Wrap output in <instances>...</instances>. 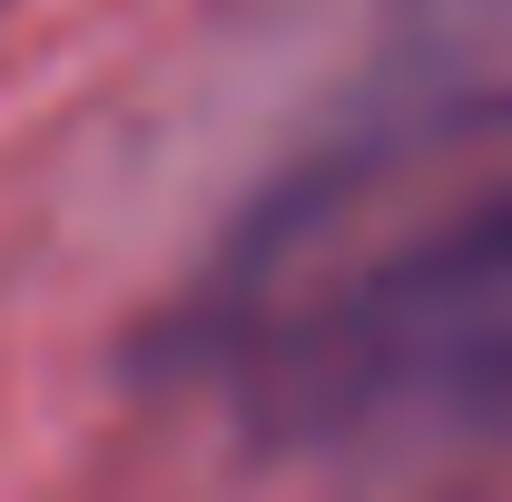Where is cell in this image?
I'll list each match as a JSON object with an SVG mask.
<instances>
[{
    "label": "cell",
    "instance_id": "cell-1",
    "mask_svg": "<svg viewBox=\"0 0 512 502\" xmlns=\"http://www.w3.org/2000/svg\"><path fill=\"white\" fill-rule=\"evenodd\" d=\"M512 296V178H493L483 197H463L444 217H424L414 237H394L384 256H365L355 276H335L325 296H306L296 315H256L247 365H256V424L286 443L335 384L375 375L384 355L444 335L453 315H483Z\"/></svg>",
    "mask_w": 512,
    "mask_h": 502
},
{
    "label": "cell",
    "instance_id": "cell-2",
    "mask_svg": "<svg viewBox=\"0 0 512 502\" xmlns=\"http://www.w3.org/2000/svg\"><path fill=\"white\" fill-rule=\"evenodd\" d=\"M286 443H512V296L335 384Z\"/></svg>",
    "mask_w": 512,
    "mask_h": 502
},
{
    "label": "cell",
    "instance_id": "cell-3",
    "mask_svg": "<svg viewBox=\"0 0 512 502\" xmlns=\"http://www.w3.org/2000/svg\"><path fill=\"white\" fill-rule=\"evenodd\" d=\"M237 10H286V0H237Z\"/></svg>",
    "mask_w": 512,
    "mask_h": 502
}]
</instances>
